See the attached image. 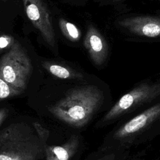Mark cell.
<instances>
[{
    "label": "cell",
    "instance_id": "obj_1",
    "mask_svg": "<svg viewBox=\"0 0 160 160\" xmlns=\"http://www.w3.org/2000/svg\"><path fill=\"white\" fill-rule=\"evenodd\" d=\"M104 104V92L95 85L86 84L69 89L48 109L57 119L81 132L97 118Z\"/></svg>",
    "mask_w": 160,
    "mask_h": 160
},
{
    "label": "cell",
    "instance_id": "obj_2",
    "mask_svg": "<svg viewBox=\"0 0 160 160\" xmlns=\"http://www.w3.org/2000/svg\"><path fill=\"white\" fill-rule=\"evenodd\" d=\"M160 135V101L137 114L116 122L101 146L129 151Z\"/></svg>",
    "mask_w": 160,
    "mask_h": 160
},
{
    "label": "cell",
    "instance_id": "obj_3",
    "mask_svg": "<svg viewBox=\"0 0 160 160\" xmlns=\"http://www.w3.org/2000/svg\"><path fill=\"white\" fill-rule=\"evenodd\" d=\"M46 144L33 126L12 123L0 131V160H42Z\"/></svg>",
    "mask_w": 160,
    "mask_h": 160
},
{
    "label": "cell",
    "instance_id": "obj_4",
    "mask_svg": "<svg viewBox=\"0 0 160 160\" xmlns=\"http://www.w3.org/2000/svg\"><path fill=\"white\" fill-rule=\"evenodd\" d=\"M160 98V82H142L122 95L95 123L103 128L132 116L152 105Z\"/></svg>",
    "mask_w": 160,
    "mask_h": 160
},
{
    "label": "cell",
    "instance_id": "obj_5",
    "mask_svg": "<svg viewBox=\"0 0 160 160\" xmlns=\"http://www.w3.org/2000/svg\"><path fill=\"white\" fill-rule=\"evenodd\" d=\"M31 59L21 44L15 41L0 59V78L11 86L24 91L31 76Z\"/></svg>",
    "mask_w": 160,
    "mask_h": 160
},
{
    "label": "cell",
    "instance_id": "obj_6",
    "mask_svg": "<svg viewBox=\"0 0 160 160\" xmlns=\"http://www.w3.org/2000/svg\"><path fill=\"white\" fill-rule=\"evenodd\" d=\"M26 16L44 41L51 47L56 46L55 33L49 11L42 0H22Z\"/></svg>",
    "mask_w": 160,
    "mask_h": 160
},
{
    "label": "cell",
    "instance_id": "obj_7",
    "mask_svg": "<svg viewBox=\"0 0 160 160\" xmlns=\"http://www.w3.org/2000/svg\"><path fill=\"white\" fill-rule=\"evenodd\" d=\"M86 144L81 132L71 135L62 144L44 147L46 160H81L84 152Z\"/></svg>",
    "mask_w": 160,
    "mask_h": 160
},
{
    "label": "cell",
    "instance_id": "obj_8",
    "mask_svg": "<svg viewBox=\"0 0 160 160\" xmlns=\"http://www.w3.org/2000/svg\"><path fill=\"white\" fill-rule=\"evenodd\" d=\"M119 25L132 34L148 37H160V18L149 16H138L121 20Z\"/></svg>",
    "mask_w": 160,
    "mask_h": 160
},
{
    "label": "cell",
    "instance_id": "obj_9",
    "mask_svg": "<svg viewBox=\"0 0 160 160\" xmlns=\"http://www.w3.org/2000/svg\"><path fill=\"white\" fill-rule=\"evenodd\" d=\"M84 46L96 65L100 66L105 61L108 52L107 43L100 32L92 25L89 26L87 29Z\"/></svg>",
    "mask_w": 160,
    "mask_h": 160
},
{
    "label": "cell",
    "instance_id": "obj_10",
    "mask_svg": "<svg viewBox=\"0 0 160 160\" xmlns=\"http://www.w3.org/2000/svg\"><path fill=\"white\" fill-rule=\"evenodd\" d=\"M129 151L121 149L104 148L99 146L83 160H128Z\"/></svg>",
    "mask_w": 160,
    "mask_h": 160
},
{
    "label": "cell",
    "instance_id": "obj_11",
    "mask_svg": "<svg viewBox=\"0 0 160 160\" xmlns=\"http://www.w3.org/2000/svg\"><path fill=\"white\" fill-rule=\"evenodd\" d=\"M43 68L50 74L61 79H82L83 76L69 68L54 62L44 61L42 62Z\"/></svg>",
    "mask_w": 160,
    "mask_h": 160
},
{
    "label": "cell",
    "instance_id": "obj_12",
    "mask_svg": "<svg viewBox=\"0 0 160 160\" xmlns=\"http://www.w3.org/2000/svg\"><path fill=\"white\" fill-rule=\"evenodd\" d=\"M59 26L63 35L71 41H77L80 39L81 33L79 29L72 23L60 18Z\"/></svg>",
    "mask_w": 160,
    "mask_h": 160
},
{
    "label": "cell",
    "instance_id": "obj_13",
    "mask_svg": "<svg viewBox=\"0 0 160 160\" xmlns=\"http://www.w3.org/2000/svg\"><path fill=\"white\" fill-rule=\"evenodd\" d=\"M23 91L14 88L0 78V101L21 94Z\"/></svg>",
    "mask_w": 160,
    "mask_h": 160
},
{
    "label": "cell",
    "instance_id": "obj_14",
    "mask_svg": "<svg viewBox=\"0 0 160 160\" xmlns=\"http://www.w3.org/2000/svg\"><path fill=\"white\" fill-rule=\"evenodd\" d=\"M15 41L14 38L10 35H1L0 36V51L8 48H10Z\"/></svg>",
    "mask_w": 160,
    "mask_h": 160
},
{
    "label": "cell",
    "instance_id": "obj_15",
    "mask_svg": "<svg viewBox=\"0 0 160 160\" xmlns=\"http://www.w3.org/2000/svg\"><path fill=\"white\" fill-rule=\"evenodd\" d=\"M8 113L9 111L8 109L5 108L0 109V126L8 117Z\"/></svg>",
    "mask_w": 160,
    "mask_h": 160
}]
</instances>
